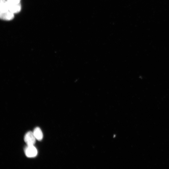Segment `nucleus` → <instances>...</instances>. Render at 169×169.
Wrapping results in <instances>:
<instances>
[{
  "mask_svg": "<svg viewBox=\"0 0 169 169\" xmlns=\"http://www.w3.org/2000/svg\"><path fill=\"white\" fill-rule=\"evenodd\" d=\"M36 138L33 133L28 132L25 135L24 140L27 146L34 145L36 142Z\"/></svg>",
  "mask_w": 169,
  "mask_h": 169,
  "instance_id": "obj_1",
  "label": "nucleus"
},
{
  "mask_svg": "<svg viewBox=\"0 0 169 169\" xmlns=\"http://www.w3.org/2000/svg\"><path fill=\"white\" fill-rule=\"evenodd\" d=\"M26 155L29 157H35L37 154V151L34 145L27 146L25 150Z\"/></svg>",
  "mask_w": 169,
  "mask_h": 169,
  "instance_id": "obj_2",
  "label": "nucleus"
},
{
  "mask_svg": "<svg viewBox=\"0 0 169 169\" xmlns=\"http://www.w3.org/2000/svg\"><path fill=\"white\" fill-rule=\"evenodd\" d=\"M0 17L1 19L7 21L13 20L14 18V14L10 11L0 13Z\"/></svg>",
  "mask_w": 169,
  "mask_h": 169,
  "instance_id": "obj_3",
  "label": "nucleus"
},
{
  "mask_svg": "<svg viewBox=\"0 0 169 169\" xmlns=\"http://www.w3.org/2000/svg\"><path fill=\"white\" fill-rule=\"evenodd\" d=\"M9 10L14 14L19 13L21 11L22 7L20 4H10L8 3Z\"/></svg>",
  "mask_w": 169,
  "mask_h": 169,
  "instance_id": "obj_4",
  "label": "nucleus"
},
{
  "mask_svg": "<svg viewBox=\"0 0 169 169\" xmlns=\"http://www.w3.org/2000/svg\"><path fill=\"white\" fill-rule=\"evenodd\" d=\"M10 11L7 0H0V13Z\"/></svg>",
  "mask_w": 169,
  "mask_h": 169,
  "instance_id": "obj_5",
  "label": "nucleus"
},
{
  "mask_svg": "<svg viewBox=\"0 0 169 169\" xmlns=\"http://www.w3.org/2000/svg\"><path fill=\"white\" fill-rule=\"evenodd\" d=\"M33 133L36 139L39 141L42 140L43 137V133L40 128H36L35 129Z\"/></svg>",
  "mask_w": 169,
  "mask_h": 169,
  "instance_id": "obj_6",
  "label": "nucleus"
},
{
  "mask_svg": "<svg viewBox=\"0 0 169 169\" xmlns=\"http://www.w3.org/2000/svg\"><path fill=\"white\" fill-rule=\"evenodd\" d=\"M8 2L10 4H20L21 0H7Z\"/></svg>",
  "mask_w": 169,
  "mask_h": 169,
  "instance_id": "obj_7",
  "label": "nucleus"
}]
</instances>
